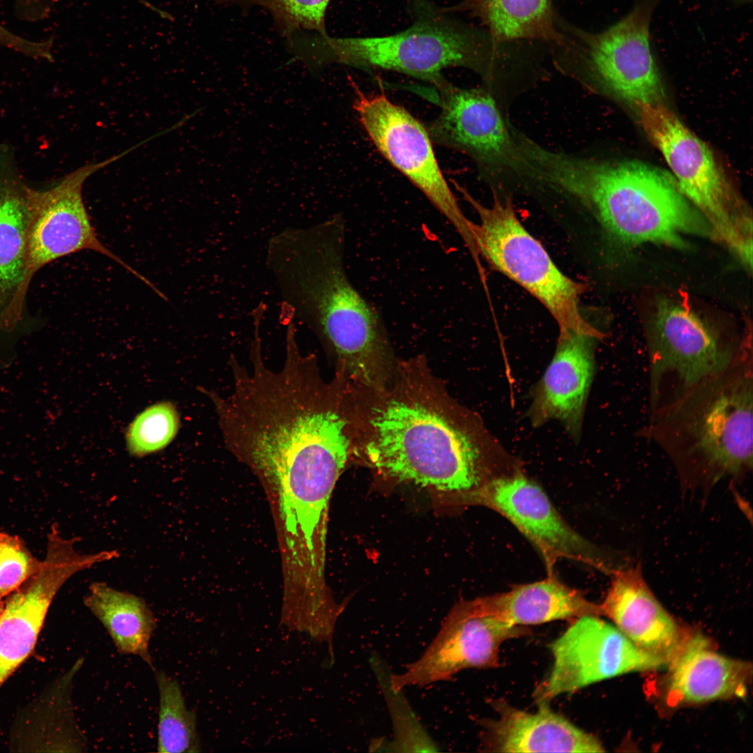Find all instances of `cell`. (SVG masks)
<instances>
[{
    "label": "cell",
    "mask_w": 753,
    "mask_h": 753,
    "mask_svg": "<svg viewBox=\"0 0 753 753\" xmlns=\"http://www.w3.org/2000/svg\"><path fill=\"white\" fill-rule=\"evenodd\" d=\"M287 324L280 369L265 364L255 326L251 369L230 357L229 393L200 390L213 404L227 448L276 491L283 508L312 513L328 505L349 460L352 422L342 379L324 381L316 357L298 347L294 319Z\"/></svg>",
    "instance_id": "cell-1"
},
{
    "label": "cell",
    "mask_w": 753,
    "mask_h": 753,
    "mask_svg": "<svg viewBox=\"0 0 753 753\" xmlns=\"http://www.w3.org/2000/svg\"><path fill=\"white\" fill-rule=\"evenodd\" d=\"M345 243L344 219L337 213L275 233L265 264L284 310L335 357L339 375L378 387L389 370L390 345L379 312L347 275Z\"/></svg>",
    "instance_id": "cell-2"
},
{
    "label": "cell",
    "mask_w": 753,
    "mask_h": 753,
    "mask_svg": "<svg viewBox=\"0 0 753 753\" xmlns=\"http://www.w3.org/2000/svg\"><path fill=\"white\" fill-rule=\"evenodd\" d=\"M526 154L546 188L579 201L624 244L681 248L687 235L712 236L674 177L660 168L552 151L537 142Z\"/></svg>",
    "instance_id": "cell-3"
},
{
    "label": "cell",
    "mask_w": 753,
    "mask_h": 753,
    "mask_svg": "<svg viewBox=\"0 0 753 753\" xmlns=\"http://www.w3.org/2000/svg\"><path fill=\"white\" fill-rule=\"evenodd\" d=\"M752 359L750 340L727 367L650 411L640 435L659 446L685 478L713 483L752 470Z\"/></svg>",
    "instance_id": "cell-4"
},
{
    "label": "cell",
    "mask_w": 753,
    "mask_h": 753,
    "mask_svg": "<svg viewBox=\"0 0 753 753\" xmlns=\"http://www.w3.org/2000/svg\"><path fill=\"white\" fill-rule=\"evenodd\" d=\"M372 407L364 452L386 476L450 493L460 503L503 475L469 434L423 400L393 397Z\"/></svg>",
    "instance_id": "cell-5"
},
{
    "label": "cell",
    "mask_w": 753,
    "mask_h": 753,
    "mask_svg": "<svg viewBox=\"0 0 753 753\" xmlns=\"http://www.w3.org/2000/svg\"><path fill=\"white\" fill-rule=\"evenodd\" d=\"M416 1L413 24L395 34L337 38L302 31L289 39L288 49L311 70L338 63L394 70L436 85L444 79L443 70L464 67L494 80L498 45L491 37L448 17L443 9Z\"/></svg>",
    "instance_id": "cell-6"
},
{
    "label": "cell",
    "mask_w": 753,
    "mask_h": 753,
    "mask_svg": "<svg viewBox=\"0 0 753 753\" xmlns=\"http://www.w3.org/2000/svg\"><path fill=\"white\" fill-rule=\"evenodd\" d=\"M453 184L478 216L475 233L480 257L536 298L556 320L560 334L601 337L581 313L582 285L556 266L521 223L510 197L494 193L491 205L486 206L456 182Z\"/></svg>",
    "instance_id": "cell-7"
},
{
    "label": "cell",
    "mask_w": 753,
    "mask_h": 753,
    "mask_svg": "<svg viewBox=\"0 0 753 753\" xmlns=\"http://www.w3.org/2000/svg\"><path fill=\"white\" fill-rule=\"evenodd\" d=\"M635 107L643 130L662 153L681 192L708 222L712 236L737 257L748 252L752 218L712 151L664 104Z\"/></svg>",
    "instance_id": "cell-8"
},
{
    "label": "cell",
    "mask_w": 753,
    "mask_h": 753,
    "mask_svg": "<svg viewBox=\"0 0 753 753\" xmlns=\"http://www.w3.org/2000/svg\"><path fill=\"white\" fill-rule=\"evenodd\" d=\"M646 329L650 411L727 367L750 339L739 340L671 300L658 303Z\"/></svg>",
    "instance_id": "cell-9"
},
{
    "label": "cell",
    "mask_w": 753,
    "mask_h": 753,
    "mask_svg": "<svg viewBox=\"0 0 753 753\" xmlns=\"http://www.w3.org/2000/svg\"><path fill=\"white\" fill-rule=\"evenodd\" d=\"M435 86L441 111L427 130L432 142L467 155L492 182L535 185L513 126L488 89L460 88L445 79Z\"/></svg>",
    "instance_id": "cell-10"
},
{
    "label": "cell",
    "mask_w": 753,
    "mask_h": 753,
    "mask_svg": "<svg viewBox=\"0 0 753 753\" xmlns=\"http://www.w3.org/2000/svg\"><path fill=\"white\" fill-rule=\"evenodd\" d=\"M355 92L353 108L373 144L454 227L478 261L476 223L464 215L446 181L427 130L385 95H368L359 89Z\"/></svg>",
    "instance_id": "cell-11"
},
{
    "label": "cell",
    "mask_w": 753,
    "mask_h": 753,
    "mask_svg": "<svg viewBox=\"0 0 753 753\" xmlns=\"http://www.w3.org/2000/svg\"><path fill=\"white\" fill-rule=\"evenodd\" d=\"M659 0H639L619 21L598 33L579 31L566 42L583 76L621 100L664 104L660 74L653 54L650 25Z\"/></svg>",
    "instance_id": "cell-12"
},
{
    "label": "cell",
    "mask_w": 753,
    "mask_h": 753,
    "mask_svg": "<svg viewBox=\"0 0 753 753\" xmlns=\"http://www.w3.org/2000/svg\"><path fill=\"white\" fill-rule=\"evenodd\" d=\"M128 153L90 163L68 174L51 187L28 192L25 268L21 287L24 301L34 275L53 261L81 250L104 254L123 266L147 285L144 276L107 249L99 240L82 197L84 181L93 173Z\"/></svg>",
    "instance_id": "cell-13"
},
{
    "label": "cell",
    "mask_w": 753,
    "mask_h": 753,
    "mask_svg": "<svg viewBox=\"0 0 753 753\" xmlns=\"http://www.w3.org/2000/svg\"><path fill=\"white\" fill-rule=\"evenodd\" d=\"M549 648L554 663L535 689L537 704L549 703L561 694L616 676L666 668L661 660L637 647L599 616L575 619Z\"/></svg>",
    "instance_id": "cell-14"
},
{
    "label": "cell",
    "mask_w": 753,
    "mask_h": 753,
    "mask_svg": "<svg viewBox=\"0 0 753 753\" xmlns=\"http://www.w3.org/2000/svg\"><path fill=\"white\" fill-rule=\"evenodd\" d=\"M462 503L485 506L508 519L540 554L548 575L560 558L611 575L616 570L607 554L572 528L544 490L519 470L492 479Z\"/></svg>",
    "instance_id": "cell-15"
},
{
    "label": "cell",
    "mask_w": 753,
    "mask_h": 753,
    "mask_svg": "<svg viewBox=\"0 0 753 753\" xmlns=\"http://www.w3.org/2000/svg\"><path fill=\"white\" fill-rule=\"evenodd\" d=\"M77 538H66L53 525L39 570L4 599L0 617V687L32 652L49 608L76 573L104 561L101 552L82 554Z\"/></svg>",
    "instance_id": "cell-16"
},
{
    "label": "cell",
    "mask_w": 753,
    "mask_h": 753,
    "mask_svg": "<svg viewBox=\"0 0 753 753\" xmlns=\"http://www.w3.org/2000/svg\"><path fill=\"white\" fill-rule=\"evenodd\" d=\"M529 630L480 612L473 600H462L448 612L423 655L402 674L390 676V687H425L451 680L466 669L496 668L502 643L528 634Z\"/></svg>",
    "instance_id": "cell-17"
},
{
    "label": "cell",
    "mask_w": 753,
    "mask_h": 753,
    "mask_svg": "<svg viewBox=\"0 0 753 753\" xmlns=\"http://www.w3.org/2000/svg\"><path fill=\"white\" fill-rule=\"evenodd\" d=\"M600 604L601 614L637 647L661 660L666 667L682 653L694 632L682 626L664 608L640 569H619L613 574Z\"/></svg>",
    "instance_id": "cell-18"
},
{
    "label": "cell",
    "mask_w": 753,
    "mask_h": 753,
    "mask_svg": "<svg viewBox=\"0 0 753 753\" xmlns=\"http://www.w3.org/2000/svg\"><path fill=\"white\" fill-rule=\"evenodd\" d=\"M664 669L661 695L671 708L743 697L752 678V664L716 651L694 632L682 653Z\"/></svg>",
    "instance_id": "cell-19"
},
{
    "label": "cell",
    "mask_w": 753,
    "mask_h": 753,
    "mask_svg": "<svg viewBox=\"0 0 753 753\" xmlns=\"http://www.w3.org/2000/svg\"><path fill=\"white\" fill-rule=\"evenodd\" d=\"M535 713L516 708L500 699L492 701L496 719L482 720V751L492 752H602L601 742L554 712L549 703Z\"/></svg>",
    "instance_id": "cell-20"
},
{
    "label": "cell",
    "mask_w": 753,
    "mask_h": 753,
    "mask_svg": "<svg viewBox=\"0 0 753 753\" xmlns=\"http://www.w3.org/2000/svg\"><path fill=\"white\" fill-rule=\"evenodd\" d=\"M598 339L577 333L560 334L556 353L535 390L530 411L534 425L556 419L572 435H579Z\"/></svg>",
    "instance_id": "cell-21"
},
{
    "label": "cell",
    "mask_w": 753,
    "mask_h": 753,
    "mask_svg": "<svg viewBox=\"0 0 753 753\" xmlns=\"http://www.w3.org/2000/svg\"><path fill=\"white\" fill-rule=\"evenodd\" d=\"M29 186L10 149L0 146V330L11 332L22 320L21 287L25 268Z\"/></svg>",
    "instance_id": "cell-22"
},
{
    "label": "cell",
    "mask_w": 753,
    "mask_h": 753,
    "mask_svg": "<svg viewBox=\"0 0 753 753\" xmlns=\"http://www.w3.org/2000/svg\"><path fill=\"white\" fill-rule=\"evenodd\" d=\"M473 600L482 613L517 626L602 615L600 604L588 600L579 591L558 579L554 573L541 581Z\"/></svg>",
    "instance_id": "cell-23"
},
{
    "label": "cell",
    "mask_w": 753,
    "mask_h": 753,
    "mask_svg": "<svg viewBox=\"0 0 753 753\" xmlns=\"http://www.w3.org/2000/svg\"><path fill=\"white\" fill-rule=\"evenodd\" d=\"M84 603L106 630L119 653L137 656L153 667L149 646L157 623L142 598L96 581L89 585Z\"/></svg>",
    "instance_id": "cell-24"
},
{
    "label": "cell",
    "mask_w": 753,
    "mask_h": 753,
    "mask_svg": "<svg viewBox=\"0 0 753 753\" xmlns=\"http://www.w3.org/2000/svg\"><path fill=\"white\" fill-rule=\"evenodd\" d=\"M444 9L468 11L478 17L497 45L518 40H538L561 47L565 44L552 0H464Z\"/></svg>",
    "instance_id": "cell-25"
},
{
    "label": "cell",
    "mask_w": 753,
    "mask_h": 753,
    "mask_svg": "<svg viewBox=\"0 0 753 753\" xmlns=\"http://www.w3.org/2000/svg\"><path fill=\"white\" fill-rule=\"evenodd\" d=\"M159 694L157 751L199 752L196 715L186 706L178 682L163 671L155 672Z\"/></svg>",
    "instance_id": "cell-26"
},
{
    "label": "cell",
    "mask_w": 753,
    "mask_h": 753,
    "mask_svg": "<svg viewBox=\"0 0 753 753\" xmlns=\"http://www.w3.org/2000/svg\"><path fill=\"white\" fill-rule=\"evenodd\" d=\"M218 4L248 10H267L279 33L287 38L303 31L326 33V13L330 0H215Z\"/></svg>",
    "instance_id": "cell-27"
},
{
    "label": "cell",
    "mask_w": 753,
    "mask_h": 753,
    "mask_svg": "<svg viewBox=\"0 0 753 753\" xmlns=\"http://www.w3.org/2000/svg\"><path fill=\"white\" fill-rule=\"evenodd\" d=\"M179 428V416L170 402L155 403L140 413L130 424L126 445L132 456L142 457L167 447Z\"/></svg>",
    "instance_id": "cell-28"
},
{
    "label": "cell",
    "mask_w": 753,
    "mask_h": 753,
    "mask_svg": "<svg viewBox=\"0 0 753 753\" xmlns=\"http://www.w3.org/2000/svg\"><path fill=\"white\" fill-rule=\"evenodd\" d=\"M41 564L18 535L0 532V600L34 575Z\"/></svg>",
    "instance_id": "cell-29"
},
{
    "label": "cell",
    "mask_w": 753,
    "mask_h": 753,
    "mask_svg": "<svg viewBox=\"0 0 753 753\" xmlns=\"http://www.w3.org/2000/svg\"><path fill=\"white\" fill-rule=\"evenodd\" d=\"M3 608H4V599L2 600H0V617H1V614H2L3 611Z\"/></svg>",
    "instance_id": "cell-30"
},
{
    "label": "cell",
    "mask_w": 753,
    "mask_h": 753,
    "mask_svg": "<svg viewBox=\"0 0 753 753\" xmlns=\"http://www.w3.org/2000/svg\"><path fill=\"white\" fill-rule=\"evenodd\" d=\"M738 1H745V2H747V1H752V0H738Z\"/></svg>",
    "instance_id": "cell-31"
}]
</instances>
